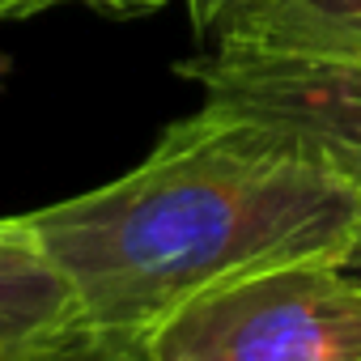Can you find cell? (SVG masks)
I'll list each match as a JSON object with an SVG mask.
<instances>
[{"mask_svg": "<svg viewBox=\"0 0 361 361\" xmlns=\"http://www.w3.org/2000/svg\"><path fill=\"white\" fill-rule=\"evenodd\" d=\"M22 217L73 289L77 331L136 361L149 331L221 285L344 264L361 192L306 149L196 106L111 183Z\"/></svg>", "mask_w": 361, "mask_h": 361, "instance_id": "obj_1", "label": "cell"}, {"mask_svg": "<svg viewBox=\"0 0 361 361\" xmlns=\"http://www.w3.org/2000/svg\"><path fill=\"white\" fill-rule=\"evenodd\" d=\"M136 361H361V276L340 259L243 276L170 314Z\"/></svg>", "mask_w": 361, "mask_h": 361, "instance_id": "obj_2", "label": "cell"}, {"mask_svg": "<svg viewBox=\"0 0 361 361\" xmlns=\"http://www.w3.org/2000/svg\"><path fill=\"white\" fill-rule=\"evenodd\" d=\"M178 73L200 111L306 149L361 192V51L209 47Z\"/></svg>", "mask_w": 361, "mask_h": 361, "instance_id": "obj_3", "label": "cell"}, {"mask_svg": "<svg viewBox=\"0 0 361 361\" xmlns=\"http://www.w3.org/2000/svg\"><path fill=\"white\" fill-rule=\"evenodd\" d=\"M77 331L68 281L35 243L22 213L0 217V361L47 348Z\"/></svg>", "mask_w": 361, "mask_h": 361, "instance_id": "obj_4", "label": "cell"}, {"mask_svg": "<svg viewBox=\"0 0 361 361\" xmlns=\"http://www.w3.org/2000/svg\"><path fill=\"white\" fill-rule=\"evenodd\" d=\"M209 47L361 51V0H230Z\"/></svg>", "mask_w": 361, "mask_h": 361, "instance_id": "obj_5", "label": "cell"}, {"mask_svg": "<svg viewBox=\"0 0 361 361\" xmlns=\"http://www.w3.org/2000/svg\"><path fill=\"white\" fill-rule=\"evenodd\" d=\"M9 361H132L128 353H115L98 340H90L85 331H73L68 340H56L47 348H35V353H22V357H9Z\"/></svg>", "mask_w": 361, "mask_h": 361, "instance_id": "obj_6", "label": "cell"}, {"mask_svg": "<svg viewBox=\"0 0 361 361\" xmlns=\"http://www.w3.org/2000/svg\"><path fill=\"white\" fill-rule=\"evenodd\" d=\"M81 9H94L106 18H145V13L166 9V0H81Z\"/></svg>", "mask_w": 361, "mask_h": 361, "instance_id": "obj_7", "label": "cell"}, {"mask_svg": "<svg viewBox=\"0 0 361 361\" xmlns=\"http://www.w3.org/2000/svg\"><path fill=\"white\" fill-rule=\"evenodd\" d=\"M183 5H188V22H192V30L209 43V35H213V26L221 22V13H226L230 0H183Z\"/></svg>", "mask_w": 361, "mask_h": 361, "instance_id": "obj_8", "label": "cell"}, {"mask_svg": "<svg viewBox=\"0 0 361 361\" xmlns=\"http://www.w3.org/2000/svg\"><path fill=\"white\" fill-rule=\"evenodd\" d=\"M64 5H81V0H0V22H22V18L64 9Z\"/></svg>", "mask_w": 361, "mask_h": 361, "instance_id": "obj_9", "label": "cell"}, {"mask_svg": "<svg viewBox=\"0 0 361 361\" xmlns=\"http://www.w3.org/2000/svg\"><path fill=\"white\" fill-rule=\"evenodd\" d=\"M344 268H348L353 276H361V234H357V243L348 247V255H344Z\"/></svg>", "mask_w": 361, "mask_h": 361, "instance_id": "obj_10", "label": "cell"}, {"mask_svg": "<svg viewBox=\"0 0 361 361\" xmlns=\"http://www.w3.org/2000/svg\"><path fill=\"white\" fill-rule=\"evenodd\" d=\"M5 73H9V60H5V56H0V81H5Z\"/></svg>", "mask_w": 361, "mask_h": 361, "instance_id": "obj_11", "label": "cell"}]
</instances>
